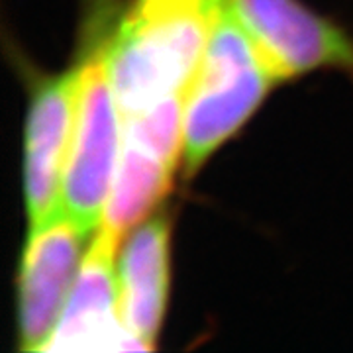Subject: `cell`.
Masks as SVG:
<instances>
[{
  "mask_svg": "<svg viewBox=\"0 0 353 353\" xmlns=\"http://www.w3.org/2000/svg\"><path fill=\"white\" fill-rule=\"evenodd\" d=\"M279 83L230 0L192 77L185 101V175H192Z\"/></svg>",
  "mask_w": 353,
  "mask_h": 353,
  "instance_id": "7a4b0ae2",
  "label": "cell"
},
{
  "mask_svg": "<svg viewBox=\"0 0 353 353\" xmlns=\"http://www.w3.org/2000/svg\"><path fill=\"white\" fill-rule=\"evenodd\" d=\"M234 8L279 81L320 67L353 75L352 39L299 0H234Z\"/></svg>",
  "mask_w": 353,
  "mask_h": 353,
  "instance_id": "5b68a950",
  "label": "cell"
},
{
  "mask_svg": "<svg viewBox=\"0 0 353 353\" xmlns=\"http://www.w3.org/2000/svg\"><path fill=\"white\" fill-rule=\"evenodd\" d=\"M173 169L150 153L124 143L102 216V230L122 236L143 220L171 189Z\"/></svg>",
  "mask_w": 353,
  "mask_h": 353,
  "instance_id": "9c48e42d",
  "label": "cell"
},
{
  "mask_svg": "<svg viewBox=\"0 0 353 353\" xmlns=\"http://www.w3.org/2000/svg\"><path fill=\"white\" fill-rule=\"evenodd\" d=\"M87 236L61 212L30 230L20 279L18 320L20 347L43 352L61 320L81 269Z\"/></svg>",
  "mask_w": 353,
  "mask_h": 353,
  "instance_id": "277c9868",
  "label": "cell"
},
{
  "mask_svg": "<svg viewBox=\"0 0 353 353\" xmlns=\"http://www.w3.org/2000/svg\"><path fill=\"white\" fill-rule=\"evenodd\" d=\"M230 0H134L104 39L106 69L120 118L173 97H187L192 77Z\"/></svg>",
  "mask_w": 353,
  "mask_h": 353,
  "instance_id": "6da1fadb",
  "label": "cell"
},
{
  "mask_svg": "<svg viewBox=\"0 0 353 353\" xmlns=\"http://www.w3.org/2000/svg\"><path fill=\"white\" fill-rule=\"evenodd\" d=\"M120 310L130 334L152 350L169 290V218L153 216L128 240L118 265Z\"/></svg>",
  "mask_w": 353,
  "mask_h": 353,
  "instance_id": "ba28073f",
  "label": "cell"
},
{
  "mask_svg": "<svg viewBox=\"0 0 353 353\" xmlns=\"http://www.w3.org/2000/svg\"><path fill=\"white\" fill-rule=\"evenodd\" d=\"M122 150V118L106 69L104 38L81 61L75 128L61 183V210L87 238L101 228Z\"/></svg>",
  "mask_w": 353,
  "mask_h": 353,
  "instance_id": "3957f363",
  "label": "cell"
},
{
  "mask_svg": "<svg viewBox=\"0 0 353 353\" xmlns=\"http://www.w3.org/2000/svg\"><path fill=\"white\" fill-rule=\"evenodd\" d=\"M81 65L34 92L26 128L24 190L32 228L61 212V183L75 128Z\"/></svg>",
  "mask_w": 353,
  "mask_h": 353,
  "instance_id": "8992f818",
  "label": "cell"
},
{
  "mask_svg": "<svg viewBox=\"0 0 353 353\" xmlns=\"http://www.w3.org/2000/svg\"><path fill=\"white\" fill-rule=\"evenodd\" d=\"M185 101L187 97H173L122 118V141L175 169L185 148Z\"/></svg>",
  "mask_w": 353,
  "mask_h": 353,
  "instance_id": "30bf717a",
  "label": "cell"
},
{
  "mask_svg": "<svg viewBox=\"0 0 353 353\" xmlns=\"http://www.w3.org/2000/svg\"><path fill=\"white\" fill-rule=\"evenodd\" d=\"M120 240L99 228L77 273L61 320L46 350H143L122 320L114 252Z\"/></svg>",
  "mask_w": 353,
  "mask_h": 353,
  "instance_id": "52a82bcc",
  "label": "cell"
}]
</instances>
